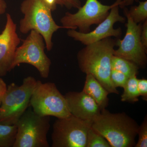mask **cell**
Wrapping results in <instances>:
<instances>
[{
    "label": "cell",
    "mask_w": 147,
    "mask_h": 147,
    "mask_svg": "<svg viewBox=\"0 0 147 147\" xmlns=\"http://www.w3.org/2000/svg\"><path fill=\"white\" fill-rule=\"evenodd\" d=\"M111 64L112 69L120 71L128 78L137 75L139 68L134 63L115 55L112 57Z\"/></svg>",
    "instance_id": "9a60e30c"
},
{
    "label": "cell",
    "mask_w": 147,
    "mask_h": 147,
    "mask_svg": "<svg viewBox=\"0 0 147 147\" xmlns=\"http://www.w3.org/2000/svg\"><path fill=\"white\" fill-rule=\"evenodd\" d=\"M44 40L41 34L32 30L22 43L16 49L11 69L22 63L28 64L37 69L41 77L48 78L51 65V60L45 54Z\"/></svg>",
    "instance_id": "52a82bcc"
},
{
    "label": "cell",
    "mask_w": 147,
    "mask_h": 147,
    "mask_svg": "<svg viewBox=\"0 0 147 147\" xmlns=\"http://www.w3.org/2000/svg\"><path fill=\"white\" fill-rule=\"evenodd\" d=\"M86 147H111L104 137L91 127L87 134Z\"/></svg>",
    "instance_id": "d6986e66"
},
{
    "label": "cell",
    "mask_w": 147,
    "mask_h": 147,
    "mask_svg": "<svg viewBox=\"0 0 147 147\" xmlns=\"http://www.w3.org/2000/svg\"><path fill=\"white\" fill-rule=\"evenodd\" d=\"M119 9V5L115 6L111 9L105 20L98 24V26L92 31L83 33L76 30L68 29L67 33V36L85 45L108 37L114 36L119 38L121 36V29L120 28H114V25L117 22L124 23L125 19L120 14Z\"/></svg>",
    "instance_id": "8fae6325"
},
{
    "label": "cell",
    "mask_w": 147,
    "mask_h": 147,
    "mask_svg": "<svg viewBox=\"0 0 147 147\" xmlns=\"http://www.w3.org/2000/svg\"><path fill=\"white\" fill-rule=\"evenodd\" d=\"M128 78L120 71L115 69H111L110 79L116 88L118 87L124 88L126 85Z\"/></svg>",
    "instance_id": "ffe728a7"
},
{
    "label": "cell",
    "mask_w": 147,
    "mask_h": 147,
    "mask_svg": "<svg viewBox=\"0 0 147 147\" xmlns=\"http://www.w3.org/2000/svg\"><path fill=\"white\" fill-rule=\"evenodd\" d=\"M64 96L69 112L77 118L92 121L101 112L97 103L83 90L69 92Z\"/></svg>",
    "instance_id": "4fadbf2b"
},
{
    "label": "cell",
    "mask_w": 147,
    "mask_h": 147,
    "mask_svg": "<svg viewBox=\"0 0 147 147\" xmlns=\"http://www.w3.org/2000/svg\"><path fill=\"white\" fill-rule=\"evenodd\" d=\"M141 38L143 46L147 50V19L142 25Z\"/></svg>",
    "instance_id": "603a6c76"
},
{
    "label": "cell",
    "mask_w": 147,
    "mask_h": 147,
    "mask_svg": "<svg viewBox=\"0 0 147 147\" xmlns=\"http://www.w3.org/2000/svg\"><path fill=\"white\" fill-rule=\"evenodd\" d=\"M17 127L0 123V147H13L16 139Z\"/></svg>",
    "instance_id": "e0dca14e"
},
{
    "label": "cell",
    "mask_w": 147,
    "mask_h": 147,
    "mask_svg": "<svg viewBox=\"0 0 147 147\" xmlns=\"http://www.w3.org/2000/svg\"><path fill=\"white\" fill-rule=\"evenodd\" d=\"M134 2V0H122L119 7L121 8H124L127 6L133 4Z\"/></svg>",
    "instance_id": "484cf974"
},
{
    "label": "cell",
    "mask_w": 147,
    "mask_h": 147,
    "mask_svg": "<svg viewBox=\"0 0 147 147\" xmlns=\"http://www.w3.org/2000/svg\"><path fill=\"white\" fill-rule=\"evenodd\" d=\"M138 79L137 75L129 77L125 86L123 93L121 96V100L123 102H134L139 100L140 96L137 86Z\"/></svg>",
    "instance_id": "2e32d148"
},
{
    "label": "cell",
    "mask_w": 147,
    "mask_h": 147,
    "mask_svg": "<svg viewBox=\"0 0 147 147\" xmlns=\"http://www.w3.org/2000/svg\"><path fill=\"white\" fill-rule=\"evenodd\" d=\"M139 5L131 7L129 10L127 9L130 17L137 24L147 19V1H139Z\"/></svg>",
    "instance_id": "ac0fdd59"
},
{
    "label": "cell",
    "mask_w": 147,
    "mask_h": 147,
    "mask_svg": "<svg viewBox=\"0 0 147 147\" xmlns=\"http://www.w3.org/2000/svg\"><path fill=\"white\" fill-rule=\"evenodd\" d=\"M116 46V40L104 38L86 45L78 52L77 59L82 72L92 75L109 94H119L110 79L111 59Z\"/></svg>",
    "instance_id": "6da1fadb"
},
{
    "label": "cell",
    "mask_w": 147,
    "mask_h": 147,
    "mask_svg": "<svg viewBox=\"0 0 147 147\" xmlns=\"http://www.w3.org/2000/svg\"><path fill=\"white\" fill-rule=\"evenodd\" d=\"M83 90L95 101L101 110L108 106L109 93L92 74H86Z\"/></svg>",
    "instance_id": "5bb4252c"
},
{
    "label": "cell",
    "mask_w": 147,
    "mask_h": 147,
    "mask_svg": "<svg viewBox=\"0 0 147 147\" xmlns=\"http://www.w3.org/2000/svg\"><path fill=\"white\" fill-rule=\"evenodd\" d=\"M122 0H116L110 5H105L98 0H86L83 6L78 9L75 13L66 12L60 20L64 28L79 29V32L87 33L90 31L93 25H98L104 21L110 9L117 5H120Z\"/></svg>",
    "instance_id": "ba28073f"
},
{
    "label": "cell",
    "mask_w": 147,
    "mask_h": 147,
    "mask_svg": "<svg viewBox=\"0 0 147 147\" xmlns=\"http://www.w3.org/2000/svg\"><path fill=\"white\" fill-rule=\"evenodd\" d=\"M139 127L125 113L114 114L105 108L93 119L91 127L104 137L111 147H131L136 144Z\"/></svg>",
    "instance_id": "7a4b0ae2"
},
{
    "label": "cell",
    "mask_w": 147,
    "mask_h": 147,
    "mask_svg": "<svg viewBox=\"0 0 147 147\" xmlns=\"http://www.w3.org/2000/svg\"><path fill=\"white\" fill-rule=\"evenodd\" d=\"M30 105L34 112L41 116H52L59 119L71 115L64 96L55 83H43L37 80Z\"/></svg>",
    "instance_id": "8992f818"
},
{
    "label": "cell",
    "mask_w": 147,
    "mask_h": 147,
    "mask_svg": "<svg viewBox=\"0 0 147 147\" xmlns=\"http://www.w3.org/2000/svg\"><path fill=\"white\" fill-rule=\"evenodd\" d=\"M92 121L70 115L56 120L52 134L53 147H86L87 134Z\"/></svg>",
    "instance_id": "9c48e42d"
},
{
    "label": "cell",
    "mask_w": 147,
    "mask_h": 147,
    "mask_svg": "<svg viewBox=\"0 0 147 147\" xmlns=\"http://www.w3.org/2000/svg\"><path fill=\"white\" fill-rule=\"evenodd\" d=\"M20 10L24 16L19 22V30L26 34L35 30L42 35L47 51L53 48V34L59 29L64 28L56 24L53 19L52 10L44 0H24Z\"/></svg>",
    "instance_id": "3957f363"
},
{
    "label": "cell",
    "mask_w": 147,
    "mask_h": 147,
    "mask_svg": "<svg viewBox=\"0 0 147 147\" xmlns=\"http://www.w3.org/2000/svg\"><path fill=\"white\" fill-rule=\"evenodd\" d=\"M139 139L137 144L134 146L136 147H147V119L145 117L142 125L139 127L138 134Z\"/></svg>",
    "instance_id": "44dd1931"
},
{
    "label": "cell",
    "mask_w": 147,
    "mask_h": 147,
    "mask_svg": "<svg viewBox=\"0 0 147 147\" xmlns=\"http://www.w3.org/2000/svg\"><path fill=\"white\" fill-rule=\"evenodd\" d=\"M37 80L32 76L24 78L21 86L14 83L7 86L0 105V123L12 125L28 109Z\"/></svg>",
    "instance_id": "277c9868"
},
{
    "label": "cell",
    "mask_w": 147,
    "mask_h": 147,
    "mask_svg": "<svg viewBox=\"0 0 147 147\" xmlns=\"http://www.w3.org/2000/svg\"><path fill=\"white\" fill-rule=\"evenodd\" d=\"M7 7V4L5 1L0 0V15L5 13Z\"/></svg>",
    "instance_id": "d4e9b609"
},
{
    "label": "cell",
    "mask_w": 147,
    "mask_h": 147,
    "mask_svg": "<svg viewBox=\"0 0 147 147\" xmlns=\"http://www.w3.org/2000/svg\"><path fill=\"white\" fill-rule=\"evenodd\" d=\"M7 89V86L3 80L0 77V105Z\"/></svg>",
    "instance_id": "cb8c5ba5"
},
{
    "label": "cell",
    "mask_w": 147,
    "mask_h": 147,
    "mask_svg": "<svg viewBox=\"0 0 147 147\" xmlns=\"http://www.w3.org/2000/svg\"><path fill=\"white\" fill-rule=\"evenodd\" d=\"M124 11L127 19L126 33L122 39L116 40V46L118 48L114 50V55L130 61L139 67H146L147 50L141 41L142 24L133 21L126 7L124 8Z\"/></svg>",
    "instance_id": "30bf717a"
},
{
    "label": "cell",
    "mask_w": 147,
    "mask_h": 147,
    "mask_svg": "<svg viewBox=\"0 0 147 147\" xmlns=\"http://www.w3.org/2000/svg\"><path fill=\"white\" fill-rule=\"evenodd\" d=\"M17 132L13 147H49L47 135L50 127V116L37 115L27 109L17 121Z\"/></svg>",
    "instance_id": "5b68a950"
},
{
    "label": "cell",
    "mask_w": 147,
    "mask_h": 147,
    "mask_svg": "<svg viewBox=\"0 0 147 147\" xmlns=\"http://www.w3.org/2000/svg\"><path fill=\"white\" fill-rule=\"evenodd\" d=\"M138 91L140 96L144 100H147V80L144 79H138L137 82Z\"/></svg>",
    "instance_id": "7402d4cb"
},
{
    "label": "cell",
    "mask_w": 147,
    "mask_h": 147,
    "mask_svg": "<svg viewBox=\"0 0 147 147\" xmlns=\"http://www.w3.org/2000/svg\"><path fill=\"white\" fill-rule=\"evenodd\" d=\"M16 28L11 15L7 13L5 26L0 33V77L5 76L12 70L14 55L21 40Z\"/></svg>",
    "instance_id": "7c38bea8"
}]
</instances>
